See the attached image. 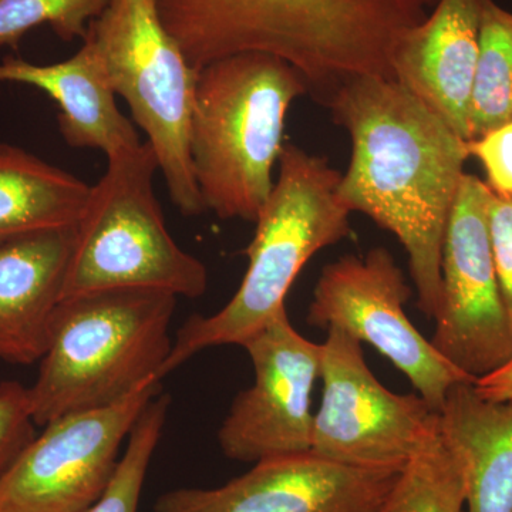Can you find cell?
Returning <instances> with one entry per match:
<instances>
[{
    "label": "cell",
    "instance_id": "1",
    "mask_svg": "<svg viewBox=\"0 0 512 512\" xmlns=\"http://www.w3.org/2000/svg\"><path fill=\"white\" fill-rule=\"evenodd\" d=\"M328 109L352 141L340 202L399 239L417 306L436 320L443 305L444 235L470 158L467 141L397 80H355Z\"/></svg>",
    "mask_w": 512,
    "mask_h": 512
},
{
    "label": "cell",
    "instance_id": "2",
    "mask_svg": "<svg viewBox=\"0 0 512 512\" xmlns=\"http://www.w3.org/2000/svg\"><path fill=\"white\" fill-rule=\"evenodd\" d=\"M436 0H156L158 15L195 72L242 53L291 64L328 107L346 84L396 80L403 40Z\"/></svg>",
    "mask_w": 512,
    "mask_h": 512
},
{
    "label": "cell",
    "instance_id": "3",
    "mask_svg": "<svg viewBox=\"0 0 512 512\" xmlns=\"http://www.w3.org/2000/svg\"><path fill=\"white\" fill-rule=\"evenodd\" d=\"M342 174L328 158L285 143L278 177L256 218L245 249L248 268L231 301L211 316H191L175 333L160 379L202 350L239 345L285 311L286 296L303 266L350 235V211L340 202Z\"/></svg>",
    "mask_w": 512,
    "mask_h": 512
},
{
    "label": "cell",
    "instance_id": "4",
    "mask_svg": "<svg viewBox=\"0 0 512 512\" xmlns=\"http://www.w3.org/2000/svg\"><path fill=\"white\" fill-rule=\"evenodd\" d=\"M305 94L301 74L265 53L225 57L198 73L190 157L205 211L256 221L275 185L289 107Z\"/></svg>",
    "mask_w": 512,
    "mask_h": 512
},
{
    "label": "cell",
    "instance_id": "5",
    "mask_svg": "<svg viewBox=\"0 0 512 512\" xmlns=\"http://www.w3.org/2000/svg\"><path fill=\"white\" fill-rule=\"evenodd\" d=\"M177 296L157 289H111L63 299L29 387L36 426L64 414L110 406L160 379L173 349Z\"/></svg>",
    "mask_w": 512,
    "mask_h": 512
},
{
    "label": "cell",
    "instance_id": "6",
    "mask_svg": "<svg viewBox=\"0 0 512 512\" xmlns=\"http://www.w3.org/2000/svg\"><path fill=\"white\" fill-rule=\"evenodd\" d=\"M157 170L148 143L107 157L77 224L62 301L111 289H157L188 299L207 291V268L165 225L154 194Z\"/></svg>",
    "mask_w": 512,
    "mask_h": 512
},
{
    "label": "cell",
    "instance_id": "7",
    "mask_svg": "<svg viewBox=\"0 0 512 512\" xmlns=\"http://www.w3.org/2000/svg\"><path fill=\"white\" fill-rule=\"evenodd\" d=\"M116 96L156 153L168 194L184 215L205 212L192 174L190 124L198 72L158 15L156 0H110L87 35Z\"/></svg>",
    "mask_w": 512,
    "mask_h": 512
},
{
    "label": "cell",
    "instance_id": "8",
    "mask_svg": "<svg viewBox=\"0 0 512 512\" xmlns=\"http://www.w3.org/2000/svg\"><path fill=\"white\" fill-rule=\"evenodd\" d=\"M326 332L312 453L348 466L403 468L439 439L440 413L423 397L384 387L359 340L339 329Z\"/></svg>",
    "mask_w": 512,
    "mask_h": 512
},
{
    "label": "cell",
    "instance_id": "9",
    "mask_svg": "<svg viewBox=\"0 0 512 512\" xmlns=\"http://www.w3.org/2000/svg\"><path fill=\"white\" fill-rule=\"evenodd\" d=\"M412 296L402 269L387 249L346 255L322 269L306 322L339 329L375 348L440 413L451 387L476 383L437 352L404 312Z\"/></svg>",
    "mask_w": 512,
    "mask_h": 512
},
{
    "label": "cell",
    "instance_id": "10",
    "mask_svg": "<svg viewBox=\"0 0 512 512\" xmlns=\"http://www.w3.org/2000/svg\"><path fill=\"white\" fill-rule=\"evenodd\" d=\"M161 393L148 380L136 392L99 409L47 423L0 476V512H84L109 487L124 440Z\"/></svg>",
    "mask_w": 512,
    "mask_h": 512
},
{
    "label": "cell",
    "instance_id": "11",
    "mask_svg": "<svg viewBox=\"0 0 512 512\" xmlns=\"http://www.w3.org/2000/svg\"><path fill=\"white\" fill-rule=\"evenodd\" d=\"M491 195L476 175L461 178L441 254L443 305L430 340L476 382L512 359V328L491 247Z\"/></svg>",
    "mask_w": 512,
    "mask_h": 512
},
{
    "label": "cell",
    "instance_id": "12",
    "mask_svg": "<svg viewBox=\"0 0 512 512\" xmlns=\"http://www.w3.org/2000/svg\"><path fill=\"white\" fill-rule=\"evenodd\" d=\"M241 346L254 365L255 382L235 397L222 421V453L242 463L311 453L322 343L303 338L285 309Z\"/></svg>",
    "mask_w": 512,
    "mask_h": 512
},
{
    "label": "cell",
    "instance_id": "13",
    "mask_svg": "<svg viewBox=\"0 0 512 512\" xmlns=\"http://www.w3.org/2000/svg\"><path fill=\"white\" fill-rule=\"evenodd\" d=\"M402 468L348 466L302 453L266 458L217 488H178L156 512H376Z\"/></svg>",
    "mask_w": 512,
    "mask_h": 512
},
{
    "label": "cell",
    "instance_id": "14",
    "mask_svg": "<svg viewBox=\"0 0 512 512\" xmlns=\"http://www.w3.org/2000/svg\"><path fill=\"white\" fill-rule=\"evenodd\" d=\"M481 0H436L403 40L396 80L454 133L470 141V106L480 47Z\"/></svg>",
    "mask_w": 512,
    "mask_h": 512
},
{
    "label": "cell",
    "instance_id": "15",
    "mask_svg": "<svg viewBox=\"0 0 512 512\" xmlns=\"http://www.w3.org/2000/svg\"><path fill=\"white\" fill-rule=\"evenodd\" d=\"M76 234L77 225L0 245V362L29 366L45 356Z\"/></svg>",
    "mask_w": 512,
    "mask_h": 512
},
{
    "label": "cell",
    "instance_id": "16",
    "mask_svg": "<svg viewBox=\"0 0 512 512\" xmlns=\"http://www.w3.org/2000/svg\"><path fill=\"white\" fill-rule=\"evenodd\" d=\"M70 59L35 64L6 57L0 82L26 84L49 94L59 106V130L74 148L103 151L106 157L140 146L136 127L121 113L96 46L89 36Z\"/></svg>",
    "mask_w": 512,
    "mask_h": 512
},
{
    "label": "cell",
    "instance_id": "17",
    "mask_svg": "<svg viewBox=\"0 0 512 512\" xmlns=\"http://www.w3.org/2000/svg\"><path fill=\"white\" fill-rule=\"evenodd\" d=\"M440 436L463 471L467 512H512V400L458 383L441 407Z\"/></svg>",
    "mask_w": 512,
    "mask_h": 512
},
{
    "label": "cell",
    "instance_id": "18",
    "mask_svg": "<svg viewBox=\"0 0 512 512\" xmlns=\"http://www.w3.org/2000/svg\"><path fill=\"white\" fill-rule=\"evenodd\" d=\"M92 185L23 148L0 144V245L76 227Z\"/></svg>",
    "mask_w": 512,
    "mask_h": 512
},
{
    "label": "cell",
    "instance_id": "19",
    "mask_svg": "<svg viewBox=\"0 0 512 512\" xmlns=\"http://www.w3.org/2000/svg\"><path fill=\"white\" fill-rule=\"evenodd\" d=\"M512 120V12L481 0L480 47L470 106V140Z\"/></svg>",
    "mask_w": 512,
    "mask_h": 512
},
{
    "label": "cell",
    "instance_id": "20",
    "mask_svg": "<svg viewBox=\"0 0 512 512\" xmlns=\"http://www.w3.org/2000/svg\"><path fill=\"white\" fill-rule=\"evenodd\" d=\"M463 471L441 436L400 471L376 512H464Z\"/></svg>",
    "mask_w": 512,
    "mask_h": 512
},
{
    "label": "cell",
    "instance_id": "21",
    "mask_svg": "<svg viewBox=\"0 0 512 512\" xmlns=\"http://www.w3.org/2000/svg\"><path fill=\"white\" fill-rule=\"evenodd\" d=\"M171 399L160 393L138 417L126 450L103 495L84 512H137L151 458L160 443Z\"/></svg>",
    "mask_w": 512,
    "mask_h": 512
},
{
    "label": "cell",
    "instance_id": "22",
    "mask_svg": "<svg viewBox=\"0 0 512 512\" xmlns=\"http://www.w3.org/2000/svg\"><path fill=\"white\" fill-rule=\"evenodd\" d=\"M110 0H0V47H16L26 33L49 25L63 42L84 39Z\"/></svg>",
    "mask_w": 512,
    "mask_h": 512
},
{
    "label": "cell",
    "instance_id": "23",
    "mask_svg": "<svg viewBox=\"0 0 512 512\" xmlns=\"http://www.w3.org/2000/svg\"><path fill=\"white\" fill-rule=\"evenodd\" d=\"M35 426L29 387L19 382L0 383V476L35 439Z\"/></svg>",
    "mask_w": 512,
    "mask_h": 512
},
{
    "label": "cell",
    "instance_id": "24",
    "mask_svg": "<svg viewBox=\"0 0 512 512\" xmlns=\"http://www.w3.org/2000/svg\"><path fill=\"white\" fill-rule=\"evenodd\" d=\"M467 148L483 165L488 188L495 195L512 197V120L467 141Z\"/></svg>",
    "mask_w": 512,
    "mask_h": 512
},
{
    "label": "cell",
    "instance_id": "25",
    "mask_svg": "<svg viewBox=\"0 0 512 512\" xmlns=\"http://www.w3.org/2000/svg\"><path fill=\"white\" fill-rule=\"evenodd\" d=\"M488 218L495 272L512 328V197H501L493 192Z\"/></svg>",
    "mask_w": 512,
    "mask_h": 512
},
{
    "label": "cell",
    "instance_id": "26",
    "mask_svg": "<svg viewBox=\"0 0 512 512\" xmlns=\"http://www.w3.org/2000/svg\"><path fill=\"white\" fill-rule=\"evenodd\" d=\"M474 386L477 393L484 399L494 400V402L512 400V359L491 375L478 379Z\"/></svg>",
    "mask_w": 512,
    "mask_h": 512
}]
</instances>
